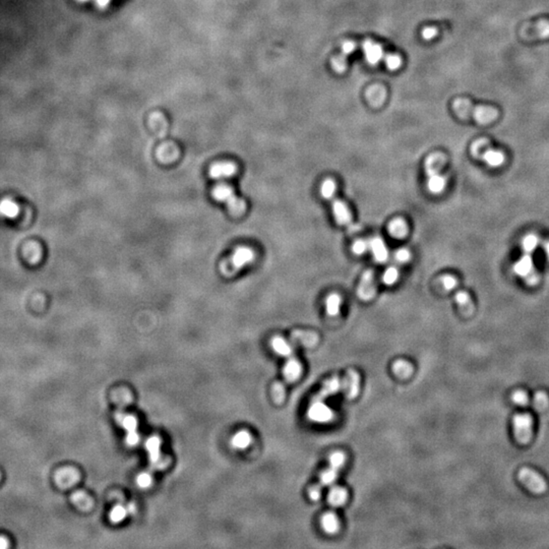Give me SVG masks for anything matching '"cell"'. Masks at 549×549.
Masks as SVG:
<instances>
[{"label": "cell", "instance_id": "11", "mask_svg": "<svg viewBox=\"0 0 549 549\" xmlns=\"http://www.w3.org/2000/svg\"><path fill=\"white\" fill-rule=\"evenodd\" d=\"M342 391L348 399L357 397L360 391V375L356 370L350 369L342 381Z\"/></svg>", "mask_w": 549, "mask_h": 549}, {"label": "cell", "instance_id": "17", "mask_svg": "<svg viewBox=\"0 0 549 549\" xmlns=\"http://www.w3.org/2000/svg\"><path fill=\"white\" fill-rule=\"evenodd\" d=\"M236 173V166L231 162H220L214 164L209 169V175L214 179H225Z\"/></svg>", "mask_w": 549, "mask_h": 549}, {"label": "cell", "instance_id": "1", "mask_svg": "<svg viewBox=\"0 0 549 549\" xmlns=\"http://www.w3.org/2000/svg\"><path fill=\"white\" fill-rule=\"evenodd\" d=\"M446 161V156L442 153H432L425 159L424 170L427 178V188L432 194H441L447 187L448 179L441 173Z\"/></svg>", "mask_w": 549, "mask_h": 549}, {"label": "cell", "instance_id": "26", "mask_svg": "<svg viewBox=\"0 0 549 549\" xmlns=\"http://www.w3.org/2000/svg\"><path fill=\"white\" fill-rule=\"evenodd\" d=\"M392 369H393V372L396 376H398L399 378H408L412 375L413 373V365L407 361V360H403V359H399V360H396L394 363H393V366H392Z\"/></svg>", "mask_w": 549, "mask_h": 549}, {"label": "cell", "instance_id": "2", "mask_svg": "<svg viewBox=\"0 0 549 549\" xmlns=\"http://www.w3.org/2000/svg\"><path fill=\"white\" fill-rule=\"evenodd\" d=\"M213 196L218 201L226 203L230 212L235 215H241L245 210V201L242 198L238 197L234 193V190L228 185L220 184L215 187L213 190Z\"/></svg>", "mask_w": 549, "mask_h": 549}, {"label": "cell", "instance_id": "43", "mask_svg": "<svg viewBox=\"0 0 549 549\" xmlns=\"http://www.w3.org/2000/svg\"><path fill=\"white\" fill-rule=\"evenodd\" d=\"M385 62L390 70H397L402 65L401 57L395 54L387 55L385 58Z\"/></svg>", "mask_w": 549, "mask_h": 549}, {"label": "cell", "instance_id": "55", "mask_svg": "<svg viewBox=\"0 0 549 549\" xmlns=\"http://www.w3.org/2000/svg\"><path fill=\"white\" fill-rule=\"evenodd\" d=\"M543 249H544L545 256H546V258H547L548 262H549V241H547V242H545L543 244Z\"/></svg>", "mask_w": 549, "mask_h": 549}, {"label": "cell", "instance_id": "51", "mask_svg": "<svg viewBox=\"0 0 549 549\" xmlns=\"http://www.w3.org/2000/svg\"><path fill=\"white\" fill-rule=\"evenodd\" d=\"M539 280H540V277L537 273V271L535 273H533L532 275H530L528 278L525 279V283L528 285V286H535L539 283Z\"/></svg>", "mask_w": 549, "mask_h": 549}, {"label": "cell", "instance_id": "38", "mask_svg": "<svg viewBox=\"0 0 549 549\" xmlns=\"http://www.w3.org/2000/svg\"><path fill=\"white\" fill-rule=\"evenodd\" d=\"M345 461H346V456L341 452H336L329 457L328 463H329V467L339 470L344 466Z\"/></svg>", "mask_w": 549, "mask_h": 549}, {"label": "cell", "instance_id": "27", "mask_svg": "<svg viewBox=\"0 0 549 549\" xmlns=\"http://www.w3.org/2000/svg\"><path fill=\"white\" fill-rule=\"evenodd\" d=\"M321 527L328 534L336 533L340 528V522L336 514L334 513L324 514L321 518Z\"/></svg>", "mask_w": 549, "mask_h": 549}, {"label": "cell", "instance_id": "42", "mask_svg": "<svg viewBox=\"0 0 549 549\" xmlns=\"http://www.w3.org/2000/svg\"><path fill=\"white\" fill-rule=\"evenodd\" d=\"M351 250L355 256H362L368 250V241L364 239H357L353 242Z\"/></svg>", "mask_w": 549, "mask_h": 549}, {"label": "cell", "instance_id": "48", "mask_svg": "<svg viewBox=\"0 0 549 549\" xmlns=\"http://www.w3.org/2000/svg\"><path fill=\"white\" fill-rule=\"evenodd\" d=\"M536 30L540 38H548L549 37V22L545 20L540 21L536 25Z\"/></svg>", "mask_w": 549, "mask_h": 549}, {"label": "cell", "instance_id": "24", "mask_svg": "<svg viewBox=\"0 0 549 549\" xmlns=\"http://www.w3.org/2000/svg\"><path fill=\"white\" fill-rule=\"evenodd\" d=\"M326 314L329 316H337L340 314L342 307V297L338 293H331L327 295L324 301Z\"/></svg>", "mask_w": 549, "mask_h": 549}, {"label": "cell", "instance_id": "33", "mask_svg": "<svg viewBox=\"0 0 549 549\" xmlns=\"http://www.w3.org/2000/svg\"><path fill=\"white\" fill-rule=\"evenodd\" d=\"M399 278H400L399 269L397 267H395V266H391L385 271L382 280H383V283L385 285L393 286L398 282Z\"/></svg>", "mask_w": 549, "mask_h": 549}, {"label": "cell", "instance_id": "44", "mask_svg": "<svg viewBox=\"0 0 549 549\" xmlns=\"http://www.w3.org/2000/svg\"><path fill=\"white\" fill-rule=\"evenodd\" d=\"M512 401L516 404V405H520V406H526L528 405L529 403V396L528 394L523 391V390H519V391H516L513 396H512Z\"/></svg>", "mask_w": 549, "mask_h": 549}, {"label": "cell", "instance_id": "25", "mask_svg": "<svg viewBox=\"0 0 549 549\" xmlns=\"http://www.w3.org/2000/svg\"><path fill=\"white\" fill-rule=\"evenodd\" d=\"M348 498V492L345 488L336 486L333 487L328 492L327 495V501L328 503L333 506H341L343 505Z\"/></svg>", "mask_w": 549, "mask_h": 549}, {"label": "cell", "instance_id": "4", "mask_svg": "<svg viewBox=\"0 0 549 549\" xmlns=\"http://www.w3.org/2000/svg\"><path fill=\"white\" fill-rule=\"evenodd\" d=\"M329 200L332 201V213L337 224L355 231L358 227L353 223L352 214L347 203L335 196Z\"/></svg>", "mask_w": 549, "mask_h": 549}, {"label": "cell", "instance_id": "36", "mask_svg": "<svg viewBox=\"0 0 549 549\" xmlns=\"http://www.w3.org/2000/svg\"><path fill=\"white\" fill-rule=\"evenodd\" d=\"M71 500L72 502L77 506L79 508L80 510H87L90 508L91 505V499L87 496V494H85L83 492L81 491H78V492H75L74 494H72L71 496Z\"/></svg>", "mask_w": 549, "mask_h": 549}, {"label": "cell", "instance_id": "29", "mask_svg": "<svg viewBox=\"0 0 549 549\" xmlns=\"http://www.w3.org/2000/svg\"><path fill=\"white\" fill-rule=\"evenodd\" d=\"M19 212H20V207L15 201L9 198H6L0 201V214H2L4 217L13 219L19 215Z\"/></svg>", "mask_w": 549, "mask_h": 549}, {"label": "cell", "instance_id": "8", "mask_svg": "<svg viewBox=\"0 0 549 549\" xmlns=\"http://www.w3.org/2000/svg\"><path fill=\"white\" fill-rule=\"evenodd\" d=\"M116 421L128 432L125 442L129 446L135 447L140 442V434L138 432V420L132 415H124L123 413H117Z\"/></svg>", "mask_w": 549, "mask_h": 549}, {"label": "cell", "instance_id": "20", "mask_svg": "<svg viewBox=\"0 0 549 549\" xmlns=\"http://www.w3.org/2000/svg\"><path fill=\"white\" fill-rule=\"evenodd\" d=\"M78 480V473L73 468H64L59 470L55 475V481L59 487L66 488L74 485Z\"/></svg>", "mask_w": 549, "mask_h": 549}, {"label": "cell", "instance_id": "9", "mask_svg": "<svg viewBox=\"0 0 549 549\" xmlns=\"http://www.w3.org/2000/svg\"><path fill=\"white\" fill-rule=\"evenodd\" d=\"M376 294V286L374 281V272L372 270L365 271L360 279L357 287V296L362 301H370Z\"/></svg>", "mask_w": 549, "mask_h": 549}, {"label": "cell", "instance_id": "13", "mask_svg": "<svg viewBox=\"0 0 549 549\" xmlns=\"http://www.w3.org/2000/svg\"><path fill=\"white\" fill-rule=\"evenodd\" d=\"M368 250H370L373 259L377 263H386L389 259L388 246L379 236H374L368 240Z\"/></svg>", "mask_w": 549, "mask_h": 549}, {"label": "cell", "instance_id": "56", "mask_svg": "<svg viewBox=\"0 0 549 549\" xmlns=\"http://www.w3.org/2000/svg\"><path fill=\"white\" fill-rule=\"evenodd\" d=\"M78 2H81V3H85V2H88V0H78Z\"/></svg>", "mask_w": 549, "mask_h": 549}, {"label": "cell", "instance_id": "30", "mask_svg": "<svg viewBox=\"0 0 549 549\" xmlns=\"http://www.w3.org/2000/svg\"><path fill=\"white\" fill-rule=\"evenodd\" d=\"M336 190H337V184L335 180H333L332 178L324 179L320 185V195L325 200H329L331 198H333L336 194Z\"/></svg>", "mask_w": 549, "mask_h": 549}, {"label": "cell", "instance_id": "46", "mask_svg": "<svg viewBox=\"0 0 549 549\" xmlns=\"http://www.w3.org/2000/svg\"><path fill=\"white\" fill-rule=\"evenodd\" d=\"M137 483L141 488H148L153 483V477L150 473H141L137 478Z\"/></svg>", "mask_w": 549, "mask_h": 549}, {"label": "cell", "instance_id": "35", "mask_svg": "<svg viewBox=\"0 0 549 549\" xmlns=\"http://www.w3.org/2000/svg\"><path fill=\"white\" fill-rule=\"evenodd\" d=\"M286 397V389L282 383H275L272 387V398L276 404H282Z\"/></svg>", "mask_w": 549, "mask_h": 549}, {"label": "cell", "instance_id": "41", "mask_svg": "<svg viewBox=\"0 0 549 549\" xmlns=\"http://www.w3.org/2000/svg\"><path fill=\"white\" fill-rule=\"evenodd\" d=\"M439 282H441L443 288L446 291H453L458 286V280L453 275H450V274L444 275L441 278V280H439Z\"/></svg>", "mask_w": 549, "mask_h": 549}, {"label": "cell", "instance_id": "16", "mask_svg": "<svg viewBox=\"0 0 549 549\" xmlns=\"http://www.w3.org/2000/svg\"><path fill=\"white\" fill-rule=\"evenodd\" d=\"M146 449L149 454V459L154 467H162L163 460L161 459V439L158 436H152L146 442Z\"/></svg>", "mask_w": 549, "mask_h": 549}, {"label": "cell", "instance_id": "31", "mask_svg": "<svg viewBox=\"0 0 549 549\" xmlns=\"http://www.w3.org/2000/svg\"><path fill=\"white\" fill-rule=\"evenodd\" d=\"M539 243H540V240H539L537 235H535V234H527L522 239L521 246H522V249H523L524 254L531 255L537 249V247L539 246Z\"/></svg>", "mask_w": 549, "mask_h": 549}, {"label": "cell", "instance_id": "6", "mask_svg": "<svg viewBox=\"0 0 549 549\" xmlns=\"http://www.w3.org/2000/svg\"><path fill=\"white\" fill-rule=\"evenodd\" d=\"M308 418L316 423H327L334 418V412L323 400L314 398L307 410Z\"/></svg>", "mask_w": 549, "mask_h": 549}, {"label": "cell", "instance_id": "28", "mask_svg": "<svg viewBox=\"0 0 549 549\" xmlns=\"http://www.w3.org/2000/svg\"><path fill=\"white\" fill-rule=\"evenodd\" d=\"M251 435L246 430H240L231 439V445L237 450H244L251 444Z\"/></svg>", "mask_w": 549, "mask_h": 549}, {"label": "cell", "instance_id": "47", "mask_svg": "<svg viewBox=\"0 0 549 549\" xmlns=\"http://www.w3.org/2000/svg\"><path fill=\"white\" fill-rule=\"evenodd\" d=\"M395 259L399 264H406L411 260V252L407 248H400L396 251Z\"/></svg>", "mask_w": 549, "mask_h": 549}, {"label": "cell", "instance_id": "37", "mask_svg": "<svg viewBox=\"0 0 549 549\" xmlns=\"http://www.w3.org/2000/svg\"><path fill=\"white\" fill-rule=\"evenodd\" d=\"M488 148H489V144H488L487 141H485V140H479V141H476V142L472 145V147H471V153H472V155H473L475 158L481 160L483 154L485 153V151H486Z\"/></svg>", "mask_w": 549, "mask_h": 549}, {"label": "cell", "instance_id": "40", "mask_svg": "<svg viewBox=\"0 0 549 549\" xmlns=\"http://www.w3.org/2000/svg\"><path fill=\"white\" fill-rule=\"evenodd\" d=\"M549 404V399L546 393L544 392H537L534 396V407L538 411H542L547 408Z\"/></svg>", "mask_w": 549, "mask_h": 549}, {"label": "cell", "instance_id": "5", "mask_svg": "<svg viewBox=\"0 0 549 549\" xmlns=\"http://www.w3.org/2000/svg\"><path fill=\"white\" fill-rule=\"evenodd\" d=\"M255 260V252L252 249L246 246L237 247L231 256L229 262L226 264L225 272L234 274L235 272L243 269Z\"/></svg>", "mask_w": 549, "mask_h": 549}, {"label": "cell", "instance_id": "45", "mask_svg": "<svg viewBox=\"0 0 549 549\" xmlns=\"http://www.w3.org/2000/svg\"><path fill=\"white\" fill-rule=\"evenodd\" d=\"M333 66L336 71L343 72L347 67V55L341 53V55H339L333 60Z\"/></svg>", "mask_w": 549, "mask_h": 549}, {"label": "cell", "instance_id": "10", "mask_svg": "<svg viewBox=\"0 0 549 549\" xmlns=\"http://www.w3.org/2000/svg\"><path fill=\"white\" fill-rule=\"evenodd\" d=\"M471 117L479 124H488L496 119L498 112L497 110L490 106L477 105L471 108Z\"/></svg>", "mask_w": 549, "mask_h": 549}, {"label": "cell", "instance_id": "53", "mask_svg": "<svg viewBox=\"0 0 549 549\" xmlns=\"http://www.w3.org/2000/svg\"><path fill=\"white\" fill-rule=\"evenodd\" d=\"M110 2H111V0H96L97 6H98L100 9L106 8V7L109 5Z\"/></svg>", "mask_w": 549, "mask_h": 549}, {"label": "cell", "instance_id": "52", "mask_svg": "<svg viewBox=\"0 0 549 549\" xmlns=\"http://www.w3.org/2000/svg\"><path fill=\"white\" fill-rule=\"evenodd\" d=\"M355 50V44L352 42H345L342 46V53L349 56Z\"/></svg>", "mask_w": 549, "mask_h": 549}, {"label": "cell", "instance_id": "14", "mask_svg": "<svg viewBox=\"0 0 549 549\" xmlns=\"http://www.w3.org/2000/svg\"><path fill=\"white\" fill-rule=\"evenodd\" d=\"M291 340L298 345L306 348H312L317 345L319 339L316 333L305 329H295L291 333Z\"/></svg>", "mask_w": 549, "mask_h": 549}, {"label": "cell", "instance_id": "34", "mask_svg": "<svg viewBox=\"0 0 549 549\" xmlns=\"http://www.w3.org/2000/svg\"><path fill=\"white\" fill-rule=\"evenodd\" d=\"M338 478V470L329 467L328 469L324 470L320 476H319V482L321 485H325V486H328V485H332L335 483V481L337 480Z\"/></svg>", "mask_w": 549, "mask_h": 549}, {"label": "cell", "instance_id": "18", "mask_svg": "<svg viewBox=\"0 0 549 549\" xmlns=\"http://www.w3.org/2000/svg\"><path fill=\"white\" fill-rule=\"evenodd\" d=\"M362 47L365 54V58L367 62L371 65L377 64L381 61V59L384 57L383 47L377 43H374L370 40H366L363 43Z\"/></svg>", "mask_w": 549, "mask_h": 549}, {"label": "cell", "instance_id": "23", "mask_svg": "<svg viewBox=\"0 0 549 549\" xmlns=\"http://www.w3.org/2000/svg\"><path fill=\"white\" fill-rule=\"evenodd\" d=\"M272 349L276 354L282 357H291L293 354V347L283 337L276 336L271 341Z\"/></svg>", "mask_w": 549, "mask_h": 549}, {"label": "cell", "instance_id": "15", "mask_svg": "<svg viewBox=\"0 0 549 549\" xmlns=\"http://www.w3.org/2000/svg\"><path fill=\"white\" fill-rule=\"evenodd\" d=\"M340 391H342V381L340 379L339 376L335 375V376L329 377V378H327L326 381L323 382L319 392L317 393V395L314 398L324 400V399H326L328 397L336 395Z\"/></svg>", "mask_w": 549, "mask_h": 549}, {"label": "cell", "instance_id": "3", "mask_svg": "<svg viewBox=\"0 0 549 549\" xmlns=\"http://www.w3.org/2000/svg\"><path fill=\"white\" fill-rule=\"evenodd\" d=\"M533 419L530 414H517L513 419L516 441L520 445H527L532 438Z\"/></svg>", "mask_w": 549, "mask_h": 549}, {"label": "cell", "instance_id": "12", "mask_svg": "<svg viewBox=\"0 0 549 549\" xmlns=\"http://www.w3.org/2000/svg\"><path fill=\"white\" fill-rule=\"evenodd\" d=\"M513 272L516 276L522 278V279H526L528 278L530 275H532L533 273L536 272V269H535V266H534V261L531 257V255H528V254H524L514 265H513Z\"/></svg>", "mask_w": 549, "mask_h": 549}, {"label": "cell", "instance_id": "49", "mask_svg": "<svg viewBox=\"0 0 549 549\" xmlns=\"http://www.w3.org/2000/svg\"><path fill=\"white\" fill-rule=\"evenodd\" d=\"M321 492H322V488H321V484L318 483V484H313L309 487L308 489V495L309 497L312 499V500H317L319 499V497L321 496Z\"/></svg>", "mask_w": 549, "mask_h": 549}, {"label": "cell", "instance_id": "21", "mask_svg": "<svg viewBox=\"0 0 549 549\" xmlns=\"http://www.w3.org/2000/svg\"><path fill=\"white\" fill-rule=\"evenodd\" d=\"M389 234L396 239H403L409 233V227L403 218H395L388 225Z\"/></svg>", "mask_w": 549, "mask_h": 549}, {"label": "cell", "instance_id": "7", "mask_svg": "<svg viewBox=\"0 0 549 549\" xmlns=\"http://www.w3.org/2000/svg\"><path fill=\"white\" fill-rule=\"evenodd\" d=\"M519 480L534 493H543L547 489V484L543 477L529 468H522L518 474Z\"/></svg>", "mask_w": 549, "mask_h": 549}, {"label": "cell", "instance_id": "22", "mask_svg": "<svg viewBox=\"0 0 549 549\" xmlns=\"http://www.w3.org/2000/svg\"><path fill=\"white\" fill-rule=\"evenodd\" d=\"M481 160L490 168H498L503 165L505 161V156L501 151L489 147L483 154Z\"/></svg>", "mask_w": 549, "mask_h": 549}, {"label": "cell", "instance_id": "54", "mask_svg": "<svg viewBox=\"0 0 549 549\" xmlns=\"http://www.w3.org/2000/svg\"><path fill=\"white\" fill-rule=\"evenodd\" d=\"M9 547V541L5 537H0V549H6Z\"/></svg>", "mask_w": 549, "mask_h": 549}, {"label": "cell", "instance_id": "50", "mask_svg": "<svg viewBox=\"0 0 549 549\" xmlns=\"http://www.w3.org/2000/svg\"><path fill=\"white\" fill-rule=\"evenodd\" d=\"M436 35H437V29H436V28H433V27L425 28V29L422 31V37H423V39H425V40H431V39L435 38Z\"/></svg>", "mask_w": 549, "mask_h": 549}, {"label": "cell", "instance_id": "19", "mask_svg": "<svg viewBox=\"0 0 549 549\" xmlns=\"http://www.w3.org/2000/svg\"><path fill=\"white\" fill-rule=\"evenodd\" d=\"M302 373V365L296 358L289 357L283 367V375L288 383L296 382Z\"/></svg>", "mask_w": 549, "mask_h": 549}, {"label": "cell", "instance_id": "39", "mask_svg": "<svg viewBox=\"0 0 549 549\" xmlns=\"http://www.w3.org/2000/svg\"><path fill=\"white\" fill-rule=\"evenodd\" d=\"M455 301L463 309H469L471 306V297L466 291H458L455 295Z\"/></svg>", "mask_w": 549, "mask_h": 549}, {"label": "cell", "instance_id": "32", "mask_svg": "<svg viewBox=\"0 0 549 549\" xmlns=\"http://www.w3.org/2000/svg\"><path fill=\"white\" fill-rule=\"evenodd\" d=\"M129 514H130L129 506H124L122 504H117L111 510V512H110L109 519L112 523L117 524V523L122 522L128 517Z\"/></svg>", "mask_w": 549, "mask_h": 549}]
</instances>
